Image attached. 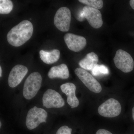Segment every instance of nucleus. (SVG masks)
<instances>
[{"label":"nucleus","mask_w":134,"mask_h":134,"mask_svg":"<svg viewBox=\"0 0 134 134\" xmlns=\"http://www.w3.org/2000/svg\"><path fill=\"white\" fill-rule=\"evenodd\" d=\"M43 105L46 108H60L64 106L65 101L59 93L52 89H48L43 94Z\"/></svg>","instance_id":"8"},{"label":"nucleus","mask_w":134,"mask_h":134,"mask_svg":"<svg viewBox=\"0 0 134 134\" xmlns=\"http://www.w3.org/2000/svg\"><path fill=\"white\" fill-rule=\"evenodd\" d=\"M72 129L68 126H62L58 130L56 134H72Z\"/></svg>","instance_id":"18"},{"label":"nucleus","mask_w":134,"mask_h":134,"mask_svg":"<svg viewBox=\"0 0 134 134\" xmlns=\"http://www.w3.org/2000/svg\"><path fill=\"white\" fill-rule=\"evenodd\" d=\"M114 62L117 68L124 73H129L134 69L133 59L129 53L119 49L116 52Z\"/></svg>","instance_id":"4"},{"label":"nucleus","mask_w":134,"mask_h":134,"mask_svg":"<svg viewBox=\"0 0 134 134\" xmlns=\"http://www.w3.org/2000/svg\"><path fill=\"white\" fill-rule=\"evenodd\" d=\"M40 59L47 64H51L57 62L59 59V50L54 49L51 51L41 50L40 52Z\"/></svg>","instance_id":"15"},{"label":"nucleus","mask_w":134,"mask_h":134,"mask_svg":"<svg viewBox=\"0 0 134 134\" xmlns=\"http://www.w3.org/2000/svg\"><path fill=\"white\" fill-rule=\"evenodd\" d=\"M33 32V26L31 22L24 20L9 31L7 35V39L11 45L20 46L31 37Z\"/></svg>","instance_id":"1"},{"label":"nucleus","mask_w":134,"mask_h":134,"mask_svg":"<svg viewBox=\"0 0 134 134\" xmlns=\"http://www.w3.org/2000/svg\"><path fill=\"white\" fill-rule=\"evenodd\" d=\"M71 21V12L65 7L60 8L55 13L54 23L55 27L62 32L69 30Z\"/></svg>","instance_id":"7"},{"label":"nucleus","mask_w":134,"mask_h":134,"mask_svg":"<svg viewBox=\"0 0 134 134\" xmlns=\"http://www.w3.org/2000/svg\"><path fill=\"white\" fill-rule=\"evenodd\" d=\"M28 72V69L24 65H17L13 67L8 78V83L10 87L13 88L17 86Z\"/></svg>","instance_id":"11"},{"label":"nucleus","mask_w":134,"mask_h":134,"mask_svg":"<svg viewBox=\"0 0 134 134\" xmlns=\"http://www.w3.org/2000/svg\"><path fill=\"white\" fill-rule=\"evenodd\" d=\"M48 76L50 79H67L69 76V70L66 64H62L52 67L48 72Z\"/></svg>","instance_id":"13"},{"label":"nucleus","mask_w":134,"mask_h":134,"mask_svg":"<svg viewBox=\"0 0 134 134\" xmlns=\"http://www.w3.org/2000/svg\"><path fill=\"white\" fill-rule=\"evenodd\" d=\"M1 126H2V123H1V122H0V127H1Z\"/></svg>","instance_id":"26"},{"label":"nucleus","mask_w":134,"mask_h":134,"mask_svg":"<svg viewBox=\"0 0 134 134\" xmlns=\"http://www.w3.org/2000/svg\"><path fill=\"white\" fill-rule=\"evenodd\" d=\"M42 81L41 75L37 72L30 74L24 83L23 94L25 98L31 99L36 96L40 88Z\"/></svg>","instance_id":"2"},{"label":"nucleus","mask_w":134,"mask_h":134,"mask_svg":"<svg viewBox=\"0 0 134 134\" xmlns=\"http://www.w3.org/2000/svg\"><path fill=\"white\" fill-rule=\"evenodd\" d=\"M77 76L91 91L94 93H100L102 91L101 85L90 73L85 70L77 68L75 70Z\"/></svg>","instance_id":"6"},{"label":"nucleus","mask_w":134,"mask_h":134,"mask_svg":"<svg viewBox=\"0 0 134 134\" xmlns=\"http://www.w3.org/2000/svg\"><path fill=\"white\" fill-rule=\"evenodd\" d=\"M64 39L68 48L73 52H80L86 46V39L82 36L68 33L64 36Z\"/></svg>","instance_id":"10"},{"label":"nucleus","mask_w":134,"mask_h":134,"mask_svg":"<svg viewBox=\"0 0 134 134\" xmlns=\"http://www.w3.org/2000/svg\"><path fill=\"white\" fill-rule=\"evenodd\" d=\"M47 113L43 108L34 106L29 110L26 117V125L30 130L37 127L40 123L46 122Z\"/></svg>","instance_id":"3"},{"label":"nucleus","mask_w":134,"mask_h":134,"mask_svg":"<svg viewBox=\"0 0 134 134\" xmlns=\"http://www.w3.org/2000/svg\"><path fill=\"white\" fill-rule=\"evenodd\" d=\"M132 117H133V119L134 120V107H133L132 110Z\"/></svg>","instance_id":"24"},{"label":"nucleus","mask_w":134,"mask_h":134,"mask_svg":"<svg viewBox=\"0 0 134 134\" xmlns=\"http://www.w3.org/2000/svg\"><path fill=\"white\" fill-rule=\"evenodd\" d=\"M98 57L97 55L93 52L88 53L85 58L79 62L80 66L85 70L92 71L98 65Z\"/></svg>","instance_id":"14"},{"label":"nucleus","mask_w":134,"mask_h":134,"mask_svg":"<svg viewBox=\"0 0 134 134\" xmlns=\"http://www.w3.org/2000/svg\"><path fill=\"white\" fill-rule=\"evenodd\" d=\"M130 4L133 9H134V0L130 1Z\"/></svg>","instance_id":"23"},{"label":"nucleus","mask_w":134,"mask_h":134,"mask_svg":"<svg viewBox=\"0 0 134 134\" xmlns=\"http://www.w3.org/2000/svg\"><path fill=\"white\" fill-rule=\"evenodd\" d=\"M79 2L96 9H101L103 7V2L102 0H79Z\"/></svg>","instance_id":"17"},{"label":"nucleus","mask_w":134,"mask_h":134,"mask_svg":"<svg viewBox=\"0 0 134 134\" xmlns=\"http://www.w3.org/2000/svg\"><path fill=\"white\" fill-rule=\"evenodd\" d=\"M2 67L1 66H0V77H2Z\"/></svg>","instance_id":"25"},{"label":"nucleus","mask_w":134,"mask_h":134,"mask_svg":"<svg viewBox=\"0 0 134 134\" xmlns=\"http://www.w3.org/2000/svg\"><path fill=\"white\" fill-rule=\"evenodd\" d=\"M99 70L100 75H107L109 74L108 68L104 65H99Z\"/></svg>","instance_id":"19"},{"label":"nucleus","mask_w":134,"mask_h":134,"mask_svg":"<svg viewBox=\"0 0 134 134\" xmlns=\"http://www.w3.org/2000/svg\"><path fill=\"white\" fill-rule=\"evenodd\" d=\"M13 8V3L11 1H0V14H9L12 11Z\"/></svg>","instance_id":"16"},{"label":"nucleus","mask_w":134,"mask_h":134,"mask_svg":"<svg viewBox=\"0 0 134 134\" xmlns=\"http://www.w3.org/2000/svg\"><path fill=\"white\" fill-rule=\"evenodd\" d=\"M76 18L78 21L81 22L83 21L85 19L84 15L83 12L82 10L81 11L79 12V14H78Z\"/></svg>","instance_id":"21"},{"label":"nucleus","mask_w":134,"mask_h":134,"mask_svg":"<svg viewBox=\"0 0 134 134\" xmlns=\"http://www.w3.org/2000/svg\"><path fill=\"white\" fill-rule=\"evenodd\" d=\"M82 11L85 19L92 27L97 29L103 25L102 15L98 9L86 6L83 8Z\"/></svg>","instance_id":"9"},{"label":"nucleus","mask_w":134,"mask_h":134,"mask_svg":"<svg viewBox=\"0 0 134 134\" xmlns=\"http://www.w3.org/2000/svg\"><path fill=\"white\" fill-rule=\"evenodd\" d=\"M91 71L92 74L94 76H98L101 75L99 72V65H97Z\"/></svg>","instance_id":"20"},{"label":"nucleus","mask_w":134,"mask_h":134,"mask_svg":"<svg viewBox=\"0 0 134 134\" xmlns=\"http://www.w3.org/2000/svg\"><path fill=\"white\" fill-rule=\"evenodd\" d=\"M96 134H113L107 130L100 129L99 130L96 132Z\"/></svg>","instance_id":"22"},{"label":"nucleus","mask_w":134,"mask_h":134,"mask_svg":"<svg viewBox=\"0 0 134 134\" xmlns=\"http://www.w3.org/2000/svg\"><path fill=\"white\" fill-rule=\"evenodd\" d=\"M60 88L63 92L67 96V103L72 108L77 107L79 102L75 95L76 87L74 84L68 82L61 85Z\"/></svg>","instance_id":"12"},{"label":"nucleus","mask_w":134,"mask_h":134,"mask_svg":"<svg viewBox=\"0 0 134 134\" xmlns=\"http://www.w3.org/2000/svg\"><path fill=\"white\" fill-rule=\"evenodd\" d=\"M98 111L103 117L113 118L120 115L121 111V106L118 100L111 98L101 104L99 107Z\"/></svg>","instance_id":"5"}]
</instances>
